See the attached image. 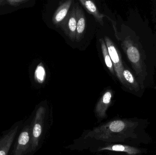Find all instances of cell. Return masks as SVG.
<instances>
[{
  "instance_id": "6da1fadb",
  "label": "cell",
  "mask_w": 156,
  "mask_h": 155,
  "mask_svg": "<svg viewBox=\"0 0 156 155\" xmlns=\"http://www.w3.org/2000/svg\"><path fill=\"white\" fill-rule=\"evenodd\" d=\"M149 124L146 118H113L86 130L68 148L83 150L96 143H122L134 147L150 144L153 139L147 132Z\"/></svg>"
},
{
  "instance_id": "7a4b0ae2",
  "label": "cell",
  "mask_w": 156,
  "mask_h": 155,
  "mask_svg": "<svg viewBox=\"0 0 156 155\" xmlns=\"http://www.w3.org/2000/svg\"><path fill=\"white\" fill-rule=\"evenodd\" d=\"M93 153H107L110 155H144L148 153L147 148L122 143H96L84 148Z\"/></svg>"
},
{
  "instance_id": "3957f363",
  "label": "cell",
  "mask_w": 156,
  "mask_h": 155,
  "mask_svg": "<svg viewBox=\"0 0 156 155\" xmlns=\"http://www.w3.org/2000/svg\"><path fill=\"white\" fill-rule=\"evenodd\" d=\"M46 108L44 106L37 107L31 119V153H34L40 148L44 133Z\"/></svg>"
},
{
  "instance_id": "277c9868",
  "label": "cell",
  "mask_w": 156,
  "mask_h": 155,
  "mask_svg": "<svg viewBox=\"0 0 156 155\" xmlns=\"http://www.w3.org/2000/svg\"><path fill=\"white\" fill-rule=\"evenodd\" d=\"M122 47L136 76L142 77L144 74V63L137 45L128 36L122 43Z\"/></svg>"
},
{
  "instance_id": "5b68a950",
  "label": "cell",
  "mask_w": 156,
  "mask_h": 155,
  "mask_svg": "<svg viewBox=\"0 0 156 155\" xmlns=\"http://www.w3.org/2000/svg\"><path fill=\"white\" fill-rule=\"evenodd\" d=\"M31 119H28L23 124L15 141L12 155H31Z\"/></svg>"
},
{
  "instance_id": "8992f818",
  "label": "cell",
  "mask_w": 156,
  "mask_h": 155,
  "mask_svg": "<svg viewBox=\"0 0 156 155\" xmlns=\"http://www.w3.org/2000/svg\"><path fill=\"white\" fill-rule=\"evenodd\" d=\"M104 41L107 46L108 52L112 62L115 72L121 83L126 88V85L124 78L123 73L125 68L123 64L122 56L119 50L112 39L105 36Z\"/></svg>"
},
{
  "instance_id": "52a82bcc",
  "label": "cell",
  "mask_w": 156,
  "mask_h": 155,
  "mask_svg": "<svg viewBox=\"0 0 156 155\" xmlns=\"http://www.w3.org/2000/svg\"><path fill=\"white\" fill-rule=\"evenodd\" d=\"M23 124V121L16 122L0 136V155H9Z\"/></svg>"
},
{
  "instance_id": "ba28073f",
  "label": "cell",
  "mask_w": 156,
  "mask_h": 155,
  "mask_svg": "<svg viewBox=\"0 0 156 155\" xmlns=\"http://www.w3.org/2000/svg\"><path fill=\"white\" fill-rule=\"evenodd\" d=\"M113 93L111 90H107L101 96L96 103L94 108V114L98 123L106 119L107 116L106 112L112 104Z\"/></svg>"
},
{
  "instance_id": "9c48e42d",
  "label": "cell",
  "mask_w": 156,
  "mask_h": 155,
  "mask_svg": "<svg viewBox=\"0 0 156 155\" xmlns=\"http://www.w3.org/2000/svg\"><path fill=\"white\" fill-rule=\"evenodd\" d=\"M62 31L72 42L76 41L77 27V17L76 5H74L70 12L60 25Z\"/></svg>"
},
{
  "instance_id": "30bf717a",
  "label": "cell",
  "mask_w": 156,
  "mask_h": 155,
  "mask_svg": "<svg viewBox=\"0 0 156 155\" xmlns=\"http://www.w3.org/2000/svg\"><path fill=\"white\" fill-rule=\"evenodd\" d=\"M72 2V0H66L59 3L58 8L52 17V22L56 27H60L61 24L69 12Z\"/></svg>"
},
{
  "instance_id": "8fae6325",
  "label": "cell",
  "mask_w": 156,
  "mask_h": 155,
  "mask_svg": "<svg viewBox=\"0 0 156 155\" xmlns=\"http://www.w3.org/2000/svg\"><path fill=\"white\" fill-rule=\"evenodd\" d=\"M76 13L77 17V27L76 32V41L80 42L83 38L86 29V17L79 4H76Z\"/></svg>"
},
{
  "instance_id": "7c38bea8",
  "label": "cell",
  "mask_w": 156,
  "mask_h": 155,
  "mask_svg": "<svg viewBox=\"0 0 156 155\" xmlns=\"http://www.w3.org/2000/svg\"><path fill=\"white\" fill-rule=\"evenodd\" d=\"M79 2L86 11L94 16L96 22L101 26H103L104 25V18L105 15L99 12L94 3L90 0H80Z\"/></svg>"
},
{
  "instance_id": "4fadbf2b",
  "label": "cell",
  "mask_w": 156,
  "mask_h": 155,
  "mask_svg": "<svg viewBox=\"0 0 156 155\" xmlns=\"http://www.w3.org/2000/svg\"><path fill=\"white\" fill-rule=\"evenodd\" d=\"M123 75L126 83V88L130 91L135 93H138L140 91L141 87L132 72L128 69L125 68Z\"/></svg>"
},
{
  "instance_id": "5bb4252c",
  "label": "cell",
  "mask_w": 156,
  "mask_h": 155,
  "mask_svg": "<svg viewBox=\"0 0 156 155\" xmlns=\"http://www.w3.org/2000/svg\"><path fill=\"white\" fill-rule=\"evenodd\" d=\"M100 42L101 43L102 53L106 65V67H107L110 72L114 76L115 75V72L112 62L110 55L108 52V49H107V46H106V44L105 42L104 39L103 38H101L100 39Z\"/></svg>"
},
{
  "instance_id": "9a60e30c",
  "label": "cell",
  "mask_w": 156,
  "mask_h": 155,
  "mask_svg": "<svg viewBox=\"0 0 156 155\" xmlns=\"http://www.w3.org/2000/svg\"><path fill=\"white\" fill-rule=\"evenodd\" d=\"M35 78L39 83L42 84L44 82L46 79V71L43 64L40 63L37 66L35 72Z\"/></svg>"
}]
</instances>
